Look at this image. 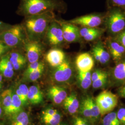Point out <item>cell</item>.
<instances>
[{
    "label": "cell",
    "mask_w": 125,
    "mask_h": 125,
    "mask_svg": "<svg viewBox=\"0 0 125 125\" xmlns=\"http://www.w3.org/2000/svg\"><path fill=\"white\" fill-rule=\"evenodd\" d=\"M62 7V3L58 0H21L19 12L29 16L51 12Z\"/></svg>",
    "instance_id": "cell-1"
},
{
    "label": "cell",
    "mask_w": 125,
    "mask_h": 125,
    "mask_svg": "<svg viewBox=\"0 0 125 125\" xmlns=\"http://www.w3.org/2000/svg\"><path fill=\"white\" fill-rule=\"evenodd\" d=\"M52 12L27 16L25 30L31 41H38L46 33L52 19Z\"/></svg>",
    "instance_id": "cell-2"
},
{
    "label": "cell",
    "mask_w": 125,
    "mask_h": 125,
    "mask_svg": "<svg viewBox=\"0 0 125 125\" xmlns=\"http://www.w3.org/2000/svg\"><path fill=\"white\" fill-rule=\"evenodd\" d=\"M25 31L20 25L8 28L0 32V41L9 47H16L25 42Z\"/></svg>",
    "instance_id": "cell-3"
},
{
    "label": "cell",
    "mask_w": 125,
    "mask_h": 125,
    "mask_svg": "<svg viewBox=\"0 0 125 125\" xmlns=\"http://www.w3.org/2000/svg\"><path fill=\"white\" fill-rule=\"evenodd\" d=\"M108 31L116 35L125 29V11L120 8L112 9L108 13L106 21Z\"/></svg>",
    "instance_id": "cell-4"
},
{
    "label": "cell",
    "mask_w": 125,
    "mask_h": 125,
    "mask_svg": "<svg viewBox=\"0 0 125 125\" xmlns=\"http://www.w3.org/2000/svg\"><path fill=\"white\" fill-rule=\"evenodd\" d=\"M94 101L100 109L101 115L103 116L115 109L118 103V98L111 91L104 90L99 94Z\"/></svg>",
    "instance_id": "cell-5"
},
{
    "label": "cell",
    "mask_w": 125,
    "mask_h": 125,
    "mask_svg": "<svg viewBox=\"0 0 125 125\" xmlns=\"http://www.w3.org/2000/svg\"><path fill=\"white\" fill-rule=\"evenodd\" d=\"M102 17L97 14H90L75 18L69 22L74 25H78L83 27L96 28L102 23Z\"/></svg>",
    "instance_id": "cell-6"
},
{
    "label": "cell",
    "mask_w": 125,
    "mask_h": 125,
    "mask_svg": "<svg viewBox=\"0 0 125 125\" xmlns=\"http://www.w3.org/2000/svg\"><path fill=\"white\" fill-rule=\"evenodd\" d=\"M46 33L48 40L51 45H60L64 40L62 27L58 23H52L48 27Z\"/></svg>",
    "instance_id": "cell-7"
},
{
    "label": "cell",
    "mask_w": 125,
    "mask_h": 125,
    "mask_svg": "<svg viewBox=\"0 0 125 125\" xmlns=\"http://www.w3.org/2000/svg\"><path fill=\"white\" fill-rule=\"evenodd\" d=\"M56 67L53 73L54 79L56 82H65L71 78L72 69L69 61L64 60L61 64Z\"/></svg>",
    "instance_id": "cell-8"
},
{
    "label": "cell",
    "mask_w": 125,
    "mask_h": 125,
    "mask_svg": "<svg viewBox=\"0 0 125 125\" xmlns=\"http://www.w3.org/2000/svg\"><path fill=\"white\" fill-rule=\"evenodd\" d=\"M108 52L115 62H119L125 56V48L114 39L107 38L106 41Z\"/></svg>",
    "instance_id": "cell-9"
},
{
    "label": "cell",
    "mask_w": 125,
    "mask_h": 125,
    "mask_svg": "<svg viewBox=\"0 0 125 125\" xmlns=\"http://www.w3.org/2000/svg\"><path fill=\"white\" fill-rule=\"evenodd\" d=\"M62 28L64 40L67 42H76L79 40L80 35L79 28L75 25L72 23H62L61 25Z\"/></svg>",
    "instance_id": "cell-10"
},
{
    "label": "cell",
    "mask_w": 125,
    "mask_h": 125,
    "mask_svg": "<svg viewBox=\"0 0 125 125\" xmlns=\"http://www.w3.org/2000/svg\"><path fill=\"white\" fill-rule=\"evenodd\" d=\"M27 58L30 63L38 61L42 53V47L38 41H31L25 45Z\"/></svg>",
    "instance_id": "cell-11"
},
{
    "label": "cell",
    "mask_w": 125,
    "mask_h": 125,
    "mask_svg": "<svg viewBox=\"0 0 125 125\" xmlns=\"http://www.w3.org/2000/svg\"><path fill=\"white\" fill-rule=\"evenodd\" d=\"M76 64L79 72H90L94 67V59L89 53H83L76 57Z\"/></svg>",
    "instance_id": "cell-12"
},
{
    "label": "cell",
    "mask_w": 125,
    "mask_h": 125,
    "mask_svg": "<svg viewBox=\"0 0 125 125\" xmlns=\"http://www.w3.org/2000/svg\"><path fill=\"white\" fill-rule=\"evenodd\" d=\"M64 52L59 49L51 50L46 56L47 62L52 67L58 66L64 61Z\"/></svg>",
    "instance_id": "cell-13"
},
{
    "label": "cell",
    "mask_w": 125,
    "mask_h": 125,
    "mask_svg": "<svg viewBox=\"0 0 125 125\" xmlns=\"http://www.w3.org/2000/svg\"><path fill=\"white\" fill-rule=\"evenodd\" d=\"M48 94L50 98L57 104L62 103L67 96L66 90L58 86H53L51 87L48 91Z\"/></svg>",
    "instance_id": "cell-14"
},
{
    "label": "cell",
    "mask_w": 125,
    "mask_h": 125,
    "mask_svg": "<svg viewBox=\"0 0 125 125\" xmlns=\"http://www.w3.org/2000/svg\"><path fill=\"white\" fill-rule=\"evenodd\" d=\"M13 65L9 60V56L3 57L0 60V73L6 78H10L14 74Z\"/></svg>",
    "instance_id": "cell-15"
},
{
    "label": "cell",
    "mask_w": 125,
    "mask_h": 125,
    "mask_svg": "<svg viewBox=\"0 0 125 125\" xmlns=\"http://www.w3.org/2000/svg\"><path fill=\"white\" fill-rule=\"evenodd\" d=\"M27 98L30 103L32 104L36 105L41 103L43 100V96L39 87L36 85L30 87Z\"/></svg>",
    "instance_id": "cell-16"
},
{
    "label": "cell",
    "mask_w": 125,
    "mask_h": 125,
    "mask_svg": "<svg viewBox=\"0 0 125 125\" xmlns=\"http://www.w3.org/2000/svg\"><path fill=\"white\" fill-rule=\"evenodd\" d=\"M12 90L11 89L5 90L1 94L2 107L5 113L7 115L11 114L12 104Z\"/></svg>",
    "instance_id": "cell-17"
},
{
    "label": "cell",
    "mask_w": 125,
    "mask_h": 125,
    "mask_svg": "<svg viewBox=\"0 0 125 125\" xmlns=\"http://www.w3.org/2000/svg\"><path fill=\"white\" fill-rule=\"evenodd\" d=\"M93 49L96 52L99 56L100 63L104 64L107 63L109 61L110 59V55L100 42H99L97 44L95 45Z\"/></svg>",
    "instance_id": "cell-18"
},
{
    "label": "cell",
    "mask_w": 125,
    "mask_h": 125,
    "mask_svg": "<svg viewBox=\"0 0 125 125\" xmlns=\"http://www.w3.org/2000/svg\"><path fill=\"white\" fill-rule=\"evenodd\" d=\"M115 79L119 82H125V59L118 63L113 72Z\"/></svg>",
    "instance_id": "cell-19"
},
{
    "label": "cell",
    "mask_w": 125,
    "mask_h": 125,
    "mask_svg": "<svg viewBox=\"0 0 125 125\" xmlns=\"http://www.w3.org/2000/svg\"><path fill=\"white\" fill-rule=\"evenodd\" d=\"M78 80L80 83L81 87L84 89H89L92 84L91 74L90 72H79Z\"/></svg>",
    "instance_id": "cell-20"
},
{
    "label": "cell",
    "mask_w": 125,
    "mask_h": 125,
    "mask_svg": "<svg viewBox=\"0 0 125 125\" xmlns=\"http://www.w3.org/2000/svg\"><path fill=\"white\" fill-rule=\"evenodd\" d=\"M85 99L91 112L92 119L94 120L98 119L101 114L100 109L95 102L94 100L90 97H87Z\"/></svg>",
    "instance_id": "cell-21"
},
{
    "label": "cell",
    "mask_w": 125,
    "mask_h": 125,
    "mask_svg": "<svg viewBox=\"0 0 125 125\" xmlns=\"http://www.w3.org/2000/svg\"><path fill=\"white\" fill-rule=\"evenodd\" d=\"M103 125H121L115 112H111L105 115L102 121Z\"/></svg>",
    "instance_id": "cell-22"
},
{
    "label": "cell",
    "mask_w": 125,
    "mask_h": 125,
    "mask_svg": "<svg viewBox=\"0 0 125 125\" xmlns=\"http://www.w3.org/2000/svg\"><path fill=\"white\" fill-rule=\"evenodd\" d=\"M22 103L16 94H12V104L11 114H16L20 112Z\"/></svg>",
    "instance_id": "cell-23"
},
{
    "label": "cell",
    "mask_w": 125,
    "mask_h": 125,
    "mask_svg": "<svg viewBox=\"0 0 125 125\" xmlns=\"http://www.w3.org/2000/svg\"><path fill=\"white\" fill-rule=\"evenodd\" d=\"M29 123L28 116L26 112L20 113L14 119L12 125H28Z\"/></svg>",
    "instance_id": "cell-24"
},
{
    "label": "cell",
    "mask_w": 125,
    "mask_h": 125,
    "mask_svg": "<svg viewBox=\"0 0 125 125\" xmlns=\"http://www.w3.org/2000/svg\"><path fill=\"white\" fill-rule=\"evenodd\" d=\"M44 70V65L39 68L36 70L31 72L25 75V76L27 80L34 82L39 79L42 75Z\"/></svg>",
    "instance_id": "cell-25"
},
{
    "label": "cell",
    "mask_w": 125,
    "mask_h": 125,
    "mask_svg": "<svg viewBox=\"0 0 125 125\" xmlns=\"http://www.w3.org/2000/svg\"><path fill=\"white\" fill-rule=\"evenodd\" d=\"M43 121L45 124L48 125H57L59 123L61 120V116L57 113L52 116L43 117Z\"/></svg>",
    "instance_id": "cell-26"
},
{
    "label": "cell",
    "mask_w": 125,
    "mask_h": 125,
    "mask_svg": "<svg viewBox=\"0 0 125 125\" xmlns=\"http://www.w3.org/2000/svg\"><path fill=\"white\" fill-rule=\"evenodd\" d=\"M81 112L82 115L85 118L90 120L93 119L91 114V112L89 110V107H88V104L85 98L83 100L81 104Z\"/></svg>",
    "instance_id": "cell-27"
},
{
    "label": "cell",
    "mask_w": 125,
    "mask_h": 125,
    "mask_svg": "<svg viewBox=\"0 0 125 125\" xmlns=\"http://www.w3.org/2000/svg\"><path fill=\"white\" fill-rule=\"evenodd\" d=\"M107 74L102 76L97 80L92 82V87L94 89H98L104 87L106 84L107 81Z\"/></svg>",
    "instance_id": "cell-28"
},
{
    "label": "cell",
    "mask_w": 125,
    "mask_h": 125,
    "mask_svg": "<svg viewBox=\"0 0 125 125\" xmlns=\"http://www.w3.org/2000/svg\"><path fill=\"white\" fill-rule=\"evenodd\" d=\"M103 31V29L98 28V29L96 31H94L93 32H92L89 34L84 36L83 37V39H84V40L87 41H91L95 40L102 35Z\"/></svg>",
    "instance_id": "cell-29"
},
{
    "label": "cell",
    "mask_w": 125,
    "mask_h": 125,
    "mask_svg": "<svg viewBox=\"0 0 125 125\" xmlns=\"http://www.w3.org/2000/svg\"><path fill=\"white\" fill-rule=\"evenodd\" d=\"M43 65H44L43 62H39L38 61L30 63V65L28 66V67L27 68V70L25 72V75L31 72L36 70L40 67L42 66Z\"/></svg>",
    "instance_id": "cell-30"
},
{
    "label": "cell",
    "mask_w": 125,
    "mask_h": 125,
    "mask_svg": "<svg viewBox=\"0 0 125 125\" xmlns=\"http://www.w3.org/2000/svg\"><path fill=\"white\" fill-rule=\"evenodd\" d=\"M9 57V60L13 65L18 60L25 58L22 54L18 52H12L10 54Z\"/></svg>",
    "instance_id": "cell-31"
},
{
    "label": "cell",
    "mask_w": 125,
    "mask_h": 125,
    "mask_svg": "<svg viewBox=\"0 0 125 125\" xmlns=\"http://www.w3.org/2000/svg\"><path fill=\"white\" fill-rule=\"evenodd\" d=\"M65 99H66L74 107L78 110L79 107V103L75 94H72L69 96H67Z\"/></svg>",
    "instance_id": "cell-32"
},
{
    "label": "cell",
    "mask_w": 125,
    "mask_h": 125,
    "mask_svg": "<svg viewBox=\"0 0 125 125\" xmlns=\"http://www.w3.org/2000/svg\"><path fill=\"white\" fill-rule=\"evenodd\" d=\"M19 90L21 91V93L22 95L23 98V101H24V105L27 103V95L29 91V88L27 87V86L24 84H22L19 86Z\"/></svg>",
    "instance_id": "cell-33"
},
{
    "label": "cell",
    "mask_w": 125,
    "mask_h": 125,
    "mask_svg": "<svg viewBox=\"0 0 125 125\" xmlns=\"http://www.w3.org/2000/svg\"><path fill=\"white\" fill-rule=\"evenodd\" d=\"M98 28H91V27H83L82 28L79 30V32L81 37H84L90 33L93 32L94 31H96Z\"/></svg>",
    "instance_id": "cell-34"
},
{
    "label": "cell",
    "mask_w": 125,
    "mask_h": 125,
    "mask_svg": "<svg viewBox=\"0 0 125 125\" xmlns=\"http://www.w3.org/2000/svg\"><path fill=\"white\" fill-rule=\"evenodd\" d=\"M116 115L121 125H125V108H121L116 113Z\"/></svg>",
    "instance_id": "cell-35"
},
{
    "label": "cell",
    "mask_w": 125,
    "mask_h": 125,
    "mask_svg": "<svg viewBox=\"0 0 125 125\" xmlns=\"http://www.w3.org/2000/svg\"><path fill=\"white\" fill-rule=\"evenodd\" d=\"M113 39L120 43L125 48V29L120 33L116 34Z\"/></svg>",
    "instance_id": "cell-36"
},
{
    "label": "cell",
    "mask_w": 125,
    "mask_h": 125,
    "mask_svg": "<svg viewBox=\"0 0 125 125\" xmlns=\"http://www.w3.org/2000/svg\"><path fill=\"white\" fill-rule=\"evenodd\" d=\"M107 73L106 72L103 71L101 70H96L94 72H93L91 74V80L93 82L96 80H97L99 78L102 77V76L105 75Z\"/></svg>",
    "instance_id": "cell-37"
},
{
    "label": "cell",
    "mask_w": 125,
    "mask_h": 125,
    "mask_svg": "<svg viewBox=\"0 0 125 125\" xmlns=\"http://www.w3.org/2000/svg\"><path fill=\"white\" fill-rule=\"evenodd\" d=\"M64 106L65 108H66V109L67 110L68 112H69L70 114H73L76 113L77 112V110L74 107L72 104L69 103L66 99L64 100Z\"/></svg>",
    "instance_id": "cell-38"
},
{
    "label": "cell",
    "mask_w": 125,
    "mask_h": 125,
    "mask_svg": "<svg viewBox=\"0 0 125 125\" xmlns=\"http://www.w3.org/2000/svg\"><path fill=\"white\" fill-rule=\"evenodd\" d=\"M27 62V59L26 58L21 59L18 60L17 62H15L13 64V69L15 70H18L21 68H22L25 64Z\"/></svg>",
    "instance_id": "cell-39"
},
{
    "label": "cell",
    "mask_w": 125,
    "mask_h": 125,
    "mask_svg": "<svg viewBox=\"0 0 125 125\" xmlns=\"http://www.w3.org/2000/svg\"><path fill=\"white\" fill-rule=\"evenodd\" d=\"M112 4L120 8H125V0H110Z\"/></svg>",
    "instance_id": "cell-40"
},
{
    "label": "cell",
    "mask_w": 125,
    "mask_h": 125,
    "mask_svg": "<svg viewBox=\"0 0 125 125\" xmlns=\"http://www.w3.org/2000/svg\"><path fill=\"white\" fill-rule=\"evenodd\" d=\"M57 112L56 109L52 108H49L42 112L43 117H47V116H52L56 114Z\"/></svg>",
    "instance_id": "cell-41"
},
{
    "label": "cell",
    "mask_w": 125,
    "mask_h": 125,
    "mask_svg": "<svg viewBox=\"0 0 125 125\" xmlns=\"http://www.w3.org/2000/svg\"><path fill=\"white\" fill-rule=\"evenodd\" d=\"M74 125H88V124L85 119L79 117H76L74 121Z\"/></svg>",
    "instance_id": "cell-42"
},
{
    "label": "cell",
    "mask_w": 125,
    "mask_h": 125,
    "mask_svg": "<svg viewBox=\"0 0 125 125\" xmlns=\"http://www.w3.org/2000/svg\"><path fill=\"white\" fill-rule=\"evenodd\" d=\"M9 48V47L0 41V58L4 54Z\"/></svg>",
    "instance_id": "cell-43"
},
{
    "label": "cell",
    "mask_w": 125,
    "mask_h": 125,
    "mask_svg": "<svg viewBox=\"0 0 125 125\" xmlns=\"http://www.w3.org/2000/svg\"><path fill=\"white\" fill-rule=\"evenodd\" d=\"M118 93L120 96L125 98V83L119 89Z\"/></svg>",
    "instance_id": "cell-44"
},
{
    "label": "cell",
    "mask_w": 125,
    "mask_h": 125,
    "mask_svg": "<svg viewBox=\"0 0 125 125\" xmlns=\"http://www.w3.org/2000/svg\"><path fill=\"white\" fill-rule=\"evenodd\" d=\"M16 94H17L18 97L21 100L22 103V105H24V101H23V98L22 95V94L21 93V91L19 89L16 90Z\"/></svg>",
    "instance_id": "cell-45"
},
{
    "label": "cell",
    "mask_w": 125,
    "mask_h": 125,
    "mask_svg": "<svg viewBox=\"0 0 125 125\" xmlns=\"http://www.w3.org/2000/svg\"><path fill=\"white\" fill-rule=\"evenodd\" d=\"M5 24L0 21V31L1 30L2 31L5 29H6L7 28H5Z\"/></svg>",
    "instance_id": "cell-46"
},
{
    "label": "cell",
    "mask_w": 125,
    "mask_h": 125,
    "mask_svg": "<svg viewBox=\"0 0 125 125\" xmlns=\"http://www.w3.org/2000/svg\"><path fill=\"white\" fill-rule=\"evenodd\" d=\"M2 75L0 74V90L2 86Z\"/></svg>",
    "instance_id": "cell-47"
},
{
    "label": "cell",
    "mask_w": 125,
    "mask_h": 125,
    "mask_svg": "<svg viewBox=\"0 0 125 125\" xmlns=\"http://www.w3.org/2000/svg\"><path fill=\"white\" fill-rule=\"evenodd\" d=\"M2 112V106H1V104L0 102V116H1V114Z\"/></svg>",
    "instance_id": "cell-48"
},
{
    "label": "cell",
    "mask_w": 125,
    "mask_h": 125,
    "mask_svg": "<svg viewBox=\"0 0 125 125\" xmlns=\"http://www.w3.org/2000/svg\"><path fill=\"white\" fill-rule=\"evenodd\" d=\"M0 125H2V124H0Z\"/></svg>",
    "instance_id": "cell-49"
}]
</instances>
